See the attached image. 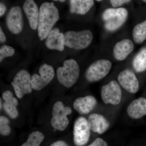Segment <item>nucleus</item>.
<instances>
[{
    "label": "nucleus",
    "mask_w": 146,
    "mask_h": 146,
    "mask_svg": "<svg viewBox=\"0 0 146 146\" xmlns=\"http://www.w3.org/2000/svg\"><path fill=\"white\" fill-rule=\"evenodd\" d=\"M37 33L39 39L43 41L52 30L60 18L59 11L53 2H45L40 6Z\"/></svg>",
    "instance_id": "obj_1"
},
{
    "label": "nucleus",
    "mask_w": 146,
    "mask_h": 146,
    "mask_svg": "<svg viewBox=\"0 0 146 146\" xmlns=\"http://www.w3.org/2000/svg\"><path fill=\"white\" fill-rule=\"evenodd\" d=\"M80 75V68L78 63L74 59H67L64 61L63 66L56 70L58 80L66 88L74 86L78 80Z\"/></svg>",
    "instance_id": "obj_2"
},
{
    "label": "nucleus",
    "mask_w": 146,
    "mask_h": 146,
    "mask_svg": "<svg viewBox=\"0 0 146 146\" xmlns=\"http://www.w3.org/2000/svg\"><path fill=\"white\" fill-rule=\"evenodd\" d=\"M93 34L89 30L69 31L64 33L65 46L75 50H83L91 45Z\"/></svg>",
    "instance_id": "obj_3"
},
{
    "label": "nucleus",
    "mask_w": 146,
    "mask_h": 146,
    "mask_svg": "<svg viewBox=\"0 0 146 146\" xmlns=\"http://www.w3.org/2000/svg\"><path fill=\"white\" fill-rule=\"evenodd\" d=\"M125 8H108L103 13L102 18L105 22L104 27L107 30L113 31L121 27L128 16Z\"/></svg>",
    "instance_id": "obj_4"
},
{
    "label": "nucleus",
    "mask_w": 146,
    "mask_h": 146,
    "mask_svg": "<svg viewBox=\"0 0 146 146\" xmlns=\"http://www.w3.org/2000/svg\"><path fill=\"white\" fill-rule=\"evenodd\" d=\"M112 67V63L109 60L100 59L96 60L86 69L85 78L90 82L99 81L109 74Z\"/></svg>",
    "instance_id": "obj_5"
},
{
    "label": "nucleus",
    "mask_w": 146,
    "mask_h": 146,
    "mask_svg": "<svg viewBox=\"0 0 146 146\" xmlns=\"http://www.w3.org/2000/svg\"><path fill=\"white\" fill-rule=\"evenodd\" d=\"M72 112L70 107L65 106L62 102H56L52 108V117L51 120L52 127L58 131L65 130L69 123L67 116L70 115Z\"/></svg>",
    "instance_id": "obj_6"
},
{
    "label": "nucleus",
    "mask_w": 146,
    "mask_h": 146,
    "mask_svg": "<svg viewBox=\"0 0 146 146\" xmlns=\"http://www.w3.org/2000/svg\"><path fill=\"white\" fill-rule=\"evenodd\" d=\"M11 84L18 98H22L25 95L32 91L31 77L26 70L19 71L14 76Z\"/></svg>",
    "instance_id": "obj_7"
},
{
    "label": "nucleus",
    "mask_w": 146,
    "mask_h": 146,
    "mask_svg": "<svg viewBox=\"0 0 146 146\" xmlns=\"http://www.w3.org/2000/svg\"><path fill=\"white\" fill-rule=\"evenodd\" d=\"M39 74V75L35 74L31 76L32 87L35 91H40L46 87L52 81L55 76L52 66L47 63L40 66Z\"/></svg>",
    "instance_id": "obj_8"
},
{
    "label": "nucleus",
    "mask_w": 146,
    "mask_h": 146,
    "mask_svg": "<svg viewBox=\"0 0 146 146\" xmlns=\"http://www.w3.org/2000/svg\"><path fill=\"white\" fill-rule=\"evenodd\" d=\"M101 93L102 100L106 104L117 105L121 100V89L116 80H112L102 86Z\"/></svg>",
    "instance_id": "obj_9"
},
{
    "label": "nucleus",
    "mask_w": 146,
    "mask_h": 146,
    "mask_svg": "<svg viewBox=\"0 0 146 146\" xmlns=\"http://www.w3.org/2000/svg\"><path fill=\"white\" fill-rule=\"evenodd\" d=\"M74 141L77 146H82L87 143L90 136V129L88 121L84 117L77 119L74 126Z\"/></svg>",
    "instance_id": "obj_10"
},
{
    "label": "nucleus",
    "mask_w": 146,
    "mask_h": 146,
    "mask_svg": "<svg viewBox=\"0 0 146 146\" xmlns=\"http://www.w3.org/2000/svg\"><path fill=\"white\" fill-rule=\"evenodd\" d=\"M6 23L9 31L13 34L21 33L24 26L23 10L19 6H14L10 8L7 13Z\"/></svg>",
    "instance_id": "obj_11"
},
{
    "label": "nucleus",
    "mask_w": 146,
    "mask_h": 146,
    "mask_svg": "<svg viewBox=\"0 0 146 146\" xmlns=\"http://www.w3.org/2000/svg\"><path fill=\"white\" fill-rule=\"evenodd\" d=\"M119 84L131 94H136L139 89V81L132 71L126 69L121 72L118 76Z\"/></svg>",
    "instance_id": "obj_12"
},
{
    "label": "nucleus",
    "mask_w": 146,
    "mask_h": 146,
    "mask_svg": "<svg viewBox=\"0 0 146 146\" xmlns=\"http://www.w3.org/2000/svg\"><path fill=\"white\" fill-rule=\"evenodd\" d=\"M45 45L48 49L63 51L65 46L64 34L57 28H53L46 39Z\"/></svg>",
    "instance_id": "obj_13"
},
{
    "label": "nucleus",
    "mask_w": 146,
    "mask_h": 146,
    "mask_svg": "<svg viewBox=\"0 0 146 146\" xmlns=\"http://www.w3.org/2000/svg\"><path fill=\"white\" fill-rule=\"evenodd\" d=\"M23 10L28 20L30 27L33 30H36L38 27L39 9L33 0H27L23 5Z\"/></svg>",
    "instance_id": "obj_14"
},
{
    "label": "nucleus",
    "mask_w": 146,
    "mask_h": 146,
    "mask_svg": "<svg viewBox=\"0 0 146 146\" xmlns=\"http://www.w3.org/2000/svg\"><path fill=\"white\" fill-rule=\"evenodd\" d=\"M133 49L134 45L131 40L123 39L115 44L113 48V56L116 60L123 61L133 52Z\"/></svg>",
    "instance_id": "obj_15"
},
{
    "label": "nucleus",
    "mask_w": 146,
    "mask_h": 146,
    "mask_svg": "<svg viewBox=\"0 0 146 146\" xmlns=\"http://www.w3.org/2000/svg\"><path fill=\"white\" fill-rule=\"evenodd\" d=\"M87 121L90 130L95 133L102 134L109 128V121L103 115L100 114H91Z\"/></svg>",
    "instance_id": "obj_16"
},
{
    "label": "nucleus",
    "mask_w": 146,
    "mask_h": 146,
    "mask_svg": "<svg viewBox=\"0 0 146 146\" xmlns=\"http://www.w3.org/2000/svg\"><path fill=\"white\" fill-rule=\"evenodd\" d=\"M97 101L91 96L78 98L74 102L73 106L77 112L81 115L89 114L96 106Z\"/></svg>",
    "instance_id": "obj_17"
},
{
    "label": "nucleus",
    "mask_w": 146,
    "mask_h": 146,
    "mask_svg": "<svg viewBox=\"0 0 146 146\" xmlns=\"http://www.w3.org/2000/svg\"><path fill=\"white\" fill-rule=\"evenodd\" d=\"M127 115L133 119H139L146 115V98L134 100L129 105L127 110Z\"/></svg>",
    "instance_id": "obj_18"
},
{
    "label": "nucleus",
    "mask_w": 146,
    "mask_h": 146,
    "mask_svg": "<svg viewBox=\"0 0 146 146\" xmlns=\"http://www.w3.org/2000/svg\"><path fill=\"white\" fill-rule=\"evenodd\" d=\"M4 109L7 115L12 119H16L18 115L17 106L18 104V100L13 96V93L9 90H7L2 94Z\"/></svg>",
    "instance_id": "obj_19"
},
{
    "label": "nucleus",
    "mask_w": 146,
    "mask_h": 146,
    "mask_svg": "<svg viewBox=\"0 0 146 146\" xmlns=\"http://www.w3.org/2000/svg\"><path fill=\"white\" fill-rule=\"evenodd\" d=\"M92 0H71L70 1V11L71 13L85 15L94 5Z\"/></svg>",
    "instance_id": "obj_20"
},
{
    "label": "nucleus",
    "mask_w": 146,
    "mask_h": 146,
    "mask_svg": "<svg viewBox=\"0 0 146 146\" xmlns=\"http://www.w3.org/2000/svg\"><path fill=\"white\" fill-rule=\"evenodd\" d=\"M136 72H142L146 70V48H143L135 56L132 63Z\"/></svg>",
    "instance_id": "obj_21"
},
{
    "label": "nucleus",
    "mask_w": 146,
    "mask_h": 146,
    "mask_svg": "<svg viewBox=\"0 0 146 146\" xmlns=\"http://www.w3.org/2000/svg\"><path fill=\"white\" fill-rule=\"evenodd\" d=\"M132 36L137 44H142L146 39V21L136 25L133 31Z\"/></svg>",
    "instance_id": "obj_22"
},
{
    "label": "nucleus",
    "mask_w": 146,
    "mask_h": 146,
    "mask_svg": "<svg viewBox=\"0 0 146 146\" xmlns=\"http://www.w3.org/2000/svg\"><path fill=\"white\" fill-rule=\"evenodd\" d=\"M44 138V136L42 132L34 131L29 135L26 142L21 146H39Z\"/></svg>",
    "instance_id": "obj_23"
},
{
    "label": "nucleus",
    "mask_w": 146,
    "mask_h": 146,
    "mask_svg": "<svg viewBox=\"0 0 146 146\" xmlns=\"http://www.w3.org/2000/svg\"><path fill=\"white\" fill-rule=\"evenodd\" d=\"M15 52V50L13 47L8 45H4L0 48V62L5 58L13 56Z\"/></svg>",
    "instance_id": "obj_24"
},
{
    "label": "nucleus",
    "mask_w": 146,
    "mask_h": 146,
    "mask_svg": "<svg viewBox=\"0 0 146 146\" xmlns=\"http://www.w3.org/2000/svg\"><path fill=\"white\" fill-rule=\"evenodd\" d=\"M11 129L9 125V120L5 116L0 117V133L3 136L9 135Z\"/></svg>",
    "instance_id": "obj_25"
},
{
    "label": "nucleus",
    "mask_w": 146,
    "mask_h": 146,
    "mask_svg": "<svg viewBox=\"0 0 146 146\" xmlns=\"http://www.w3.org/2000/svg\"><path fill=\"white\" fill-rule=\"evenodd\" d=\"M131 1L129 0H111L110 2L114 8H117L123 5L130 3Z\"/></svg>",
    "instance_id": "obj_26"
},
{
    "label": "nucleus",
    "mask_w": 146,
    "mask_h": 146,
    "mask_svg": "<svg viewBox=\"0 0 146 146\" xmlns=\"http://www.w3.org/2000/svg\"><path fill=\"white\" fill-rule=\"evenodd\" d=\"M88 146H108L107 143L100 138H96L95 141Z\"/></svg>",
    "instance_id": "obj_27"
},
{
    "label": "nucleus",
    "mask_w": 146,
    "mask_h": 146,
    "mask_svg": "<svg viewBox=\"0 0 146 146\" xmlns=\"http://www.w3.org/2000/svg\"><path fill=\"white\" fill-rule=\"evenodd\" d=\"M6 36L3 31L1 27H0V42L1 44H3L6 42Z\"/></svg>",
    "instance_id": "obj_28"
},
{
    "label": "nucleus",
    "mask_w": 146,
    "mask_h": 146,
    "mask_svg": "<svg viewBox=\"0 0 146 146\" xmlns=\"http://www.w3.org/2000/svg\"><path fill=\"white\" fill-rule=\"evenodd\" d=\"M7 10V7L5 4L1 2L0 3V16L1 17L5 13Z\"/></svg>",
    "instance_id": "obj_29"
},
{
    "label": "nucleus",
    "mask_w": 146,
    "mask_h": 146,
    "mask_svg": "<svg viewBox=\"0 0 146 146\" xmlns=\"http://www.w3.org/2000/svg\"><path fill=\"white\" fill-rule=\"evenodd\" d=\"M50 146H69L65 141H59L53 143Z\"/></svg>",
    "instance_id": "obj_30"
},
{
    "label": "nucleus",
    "mask_w": 146,
    "mask_h": 146,
    "mask_svg": "<svg viewBox=\"0 0 146 146\" xmlns=\"http://www.w3.org/2000/svg\"><path fill=\"white\" fill-rule=\"evenodd\" d=\"M59 1L60 2L63 3L65 2L66 1H63V0H62V1Z\"/></svg>",
    "instance_id": "obj_31"
},
{
    "label": "nucleus",
    "mask_w": 146,
    "mask_h": 146,
    "mask_svg": "<svg viewBox=\"0 0 146 146\" xmlns=\"http://www.w3.org/2000/svg\"><path fill=\"white\" fill-rule=\"evenodd\" d=\"M0 104H1V106H0V107H1V109L2 108V102H1H1H0Z\"/></svg>",
    "instance_id": "obj_32"
},
{
    "label": "nucleus",
    "mask_w": 146,
    "mask_h": 146,
    "mask_svg": "<svg viewBox=\"0 0 146 146\" xmlns=\"http://www.w3.org/2000/svg\"><path fill=\"white\" fill-rule=\"evenodd\" d=\"M143 1L145 2H146V1Z\"/></svg>",
    "instance_id": "obj_33"
}]
</instances>
